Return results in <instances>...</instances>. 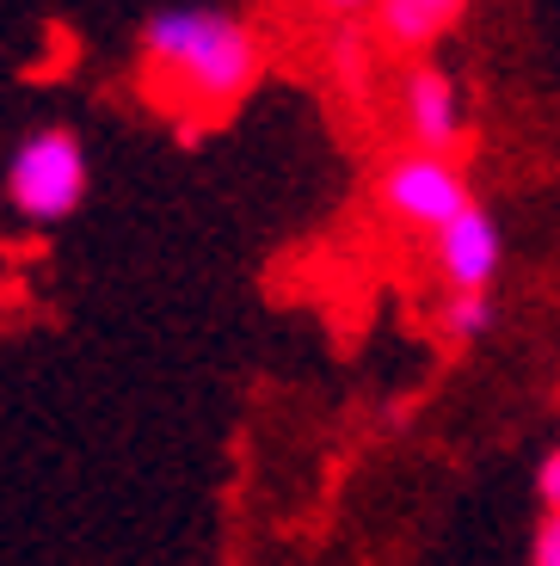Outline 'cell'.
<instances>
[{"label": "cell", "mask_w": 560, "mask_h": 566, "mask_svg": "<svg viewBox=\"0 0 560 566\" xmlns=\"http://www.w3.org/2000/svg\"><path fill=\"white\" fill-rule=\"evenodd\" d=\"M142 69L167 93L179 112L222 117L247 99L259 74H266V43L228 7H204V0H179L142 19Z\"/></svg>", "instance_id": "obj_1"}, {"label": "cell", "mask_w": 560, "mask_h": 566, "mask_svg": "<svg viewBox=\"0 0 560 566\" xmlns=\"http://www.w3.org/2000/svg\"><path fill=\"white\" fill-rule=\"evenodd\" d=\"M86 185H93L86 142L74 136L69 124L31 129V136L13 142V155H7V203H13V216L31 228L69 222L86 203Z\"/></svg>", "instance_id": "obj_2"}, {"label": "cell", "mask_w": 560, "mask_h": 566, "mask_svg": "<svg viewBox=\"0 0 560 566\" xmlns=\"http://www.w3.org/2000/svg\"><path fill=\"white\" fill-rule=\"evenodd\" d=\"M376 203L401 228H413V234H437V228H449L480 198H475V185H468V172L456 155L406 148V155H394L388 167L376 172Z\"/></svg>", "instance_id": "obj_3"}, {"label": "cell", "mask_w": 560, "mask_h": 566, "mask_svg": "<svg viewBox=\"0 0 560 566\" xmlns=\"http://www.w3.org/2000/svg\"><path fill=\"white\" fill-rule=\"evenodd\" d=\"M401 124H406V148H425V155H463L468 105H463L456 74L419 62V69L401 81Z\"/></svg>", "instance_id": "obj_4"}, {"label": "cell", "mask_w": 560, "mask_h": 566, "mask_svg": "<svg viewBox=\"0 0 560 566\" xmlns=\"http://www.w3.org/2000/svg\"><path fill=\"white\" fill-rule=\"evenodd\" d=\"M432 265H437V277H444L449 290H492V277H499V265H505L499 216L480 210V203H468L456 222L432 234Z\"/></svg>", "instance_id": "obj_5"}, {"label": "cell", "mask_w": 560, "mask_h": 566, "mask_svg": "<svg viewBox=\"0 0 560 566\" xmlns=\"http://www.w3.org/2000/svg\"><path fill=\"white\" fill-rule=\"evenodd\" d=\"M468 0H376V31L394 50H432L456 19H463Z\"/></svg>", "instance_id": "obj_6"}, {"label": "cell", "mask_w": 560, "mask_h": 566, "mask_svg": "<svg viewBox=\"0 0 560 566\" xmlns=\"http://www.w3.org/2000/svg\"><path fill=\"white\" fill-rule=\"evenodd\" d=\"M499 308H492V290H449L444 308H437V326H444L449 345H475L492 333Z\"/></svg>", "instance_id": "obj_7"}, {"label": "cell", "mask_w": 560, "mask_h": 566, "mask_svg": "<svg viewBox=\"0 0 560 566\" xmlns=\"http://www.w3.org/2000/svg\"><path fill=\"white\" fill-rule=\"evenodd\" d=\"M530 566H560V511H542L530 530Z\"/></svg>", "instance_id": "obj_8"}, {"label": "cell", "mask_w": 560, "mask_h": 566, "mask_svg": "<svg viewBox=\"0 0 560 566\" xmlns=\"http://www.w3.org/2000/svg\"><path fill=\"white\" fill-rule=\"evenodd\" d=\"M536 493H542V511H560V443L536 468Z\"/></svg>", "instance_id": "obj_9"}, {"label": "cell", "mask_w": 560, "mask_h": 566, "mask_svg": "<svg viewBox=\"0 0 560 566\" xmlns=\"http://www.w3.org/2000/svg\"><path fill=\"white\" fill-rule=\"evenodd\" d=\"M321 7H326V13H376V0H321Z\"/></svg>", "instance_id": "obj_10"}]
</instances>
